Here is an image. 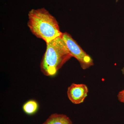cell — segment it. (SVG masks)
I'll use <instances>...</instances> for the list:
<instances>
[{
	"mask_svg": "<svg viewBox=\"0 0 124 124\" xmlns=\"http://www.w3.org/2000/svg\"><path fill=\"white\" fill-rule=\"evenodd\" d=\"M61 37L71 55L77 59L82 69H86L93 66V59L82 49L70 35L65 32L62 33Z\"/></svg>",
	"mask_w": 124,
	"mask_h": 124,
	"instance_id": "cell-3",
	"label": "cell"
},
{
	"mask_svg": "<svg viewBox=\"0 0 124 124\" xmlns=\"http://www.w3.org/2000/svg\"><path fill=\"white\" fill-rule=\"evenodd\" d=\"M46 44V49L41 62V71L45 76H54L72 57L61 36Z\"/></svg>",
	"mask_w": 124,
	"mask_h": 124,
	"instance_id": "cell-2",
	"label": "cell"
},
{
	"mask_svg": "<svg viewBox=\"0 0 124 124\" xmlns=\"http://www.w3.org/2000/svg\"><path fill=\"white\" fill-rule=\"evenodd\" d=\"M88 89L84 84L73 83L68 88L67 94L69 100L73 104L82 103L88 96Z\"/></svg>",
	"mask_w": 124,
	"mask_h": 124,
	"instance_id": "cell-4",
	"label": "cell"
},
{
	"mask_svg": "<svg viewBox=\"0 0 124 124\" xmlns=\"http://www.w3.org/2000/svg\"><path fill=\"white\" fill-rule=\"evenodd\" d=\"M23 108L26 114L32 115L35 114L38 110V104L35 100H29L23 104Z\"/></svg>",
	"mask_w": 124,
	"mask_h": 124,
	"instance_id": "cell-6",
	"label": "cell"
},
{
	"mask_svg": "<svg viewBox=\"0 0 124 124\" xmlns=\"http://www.w3.org/2000/svg\"><path fill=\"white\" fill-rule=\"evenodd\" d=\"M117 98L120 102L124 103V89L119 93L117 95Z\"/></svg>",
	"mask_w": 124,
	"mask_h": 124,
	"instance_id": "cell-7",
	"label": "cell"
},
{
	"mask_svg": "<svg viewBox=\"0 0 124 124\" xmlns=\"http://www.w3.org/2000/svg\"><path fill=\"white\" fill-rule=\"evenodd\" d=\"M43 124H72V123L67 116L54 113L50 116Z\"/></svg>",
	"mask_w": 124,
	"mask_h": 124,
	"instance_id": "cell-5",
	"label": "cell"
},
{
	"mask_svg": "<svg viewBox=\"0 0 124 124\" xmlns=\"http://www.w3.org/2000/svg\"><path fill=\"white\" fill-rule=\"evenodd\" d=\"M28 16L27 25L31 32L46 43L62 36L57 21L45 8L32 9Z\"/></svg>",
	"mask_w": 124,
	"mask_h": 124,
	"instance_id": "cell-1",
	"label": "cell"
}]
</instances>
